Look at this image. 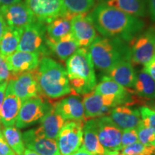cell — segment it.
<instances>
[{"label": "cell", "mask_w": 155, "mask_h": 155, "mask_svg": "<svg viewBox=\"0 0 155 155\" xmlns=\"http://www.w3.org/2000/svg\"><path fill=\"white\" fill-rule=\"evenodd\" d=\"M56 111L66 121H86L83 101L78 95L69 96L54 104Z\"/></svg>", "instance_id": "18"}, {"label": "cell", "mask_w": 155, "mask_h": 155, "mask_svg": "<svg viewBox=\"0 0 155 155\" xmlns=\"http://www.w3.org/2000/svg\"><path fill=\"white\" fill-rule=\"evenodd\" d=\"M134 88L135 93L140 98L155 99V81L143 69L136 73Z\"/></svg>", "instance_id": "27"}, {"label": "cell", "mask_w": 155, "mask_h": 155, "mask_svg": "<svg viewBox=\"0 0 155 155\" xmlns=\"http://www.w3.org/2000/svg\"><path fill=\"white\" fill-rule=\"evenodd\" d=\"M154 155H155V154H154Z\"/></svg>", "instance_id": "46"}, {"label": "cell", "mask_w": 155, "mask_h": 155, "mask_svg": "<svg viewBox=\"0 0 155 155\" xmlns=\"http://www.w3.org/2000/svg\"><path fill=\"white\" fill-rule=\"evenodd\" d=\"M71 155H94L93 154H91V152H89L88 151H87L84 147L81 146V147L78 150L76 151V152L73 153Z\"/></svg>", "instance_id": "42"}, {"label": "cell", "mask_w": 155, "mask_h": 155, "mask_svg": "<svg viewBox=\"0 0 155 155\" xmlns=\"http://www.w3.org/2000/svg\"><path fill=\"white\" fill-rule=\"evenodd\" d=\"M16 75L13 74L9 69L6 58L0 54V83L4 81H9L15 78Z\"/></svg>", "instance_id": "35"}, {"label": "cell", "mask_w": 155, "mask_h": 155, "mask_svg": "<svg viewBox=\"0 0 155 155\" xmlns=\"http://www.w3.org/2000/svg\"><path fill=\"white\" fill-rule=\"evenodd\" d=\"M2 131L7 144L15 154L22 155L25 150V147L21 131L14 126L4 127Z\"/></svg>", "instance_id": "29"}, {"label": "cell", "mask_w": 155, "mask_h": 155, "mask_svg": "<svg viewBox=\"0 0 155 155\" xmlns=\"http://www.w3.org/2000/svg\"><path fill=\"white\" fill-rule=\"evenodd\" d=\"M106 73L107 76L126 88L134 86L136 73L131 61L121 62Z\"/></svg>", "instance_id": "23"}, {"label": "cell", "mask_w": 155, "mask_h": 155, "mask_svg": "<svg viewBox=\"0 0 155 155\" xmlns=\"http://www.w3.org/2000/svg\"><path fill=\"white\" fill-rule=\"evenodd\" d=\"M131 62L145 65L155 55V27L141 32L130 42Z\"/></svg>", "instance_id": "6"}, {"label": "cell", "mask_w": 155, "mask_h": 155, "mask_svg": "<svg viewBox=\"0 0 155 155\" xmlns=\"http://www.w3.org/2000/svg\"><path fill=\"white\" fill-rule=\"evenodd\" d=\"M65 10L70 18L75 15L87 13L94 7L95 0H63Z\"/></svg>", "instance_id": "30"}, {"label": "cell", "mask_w": 155, "mask_h": 155, "mask_svg": "<svg viewBox=\"0 0 155 155\" xmlns=\"http://www.w3.org/2000/svg\"><path fill=\"white\" fill-rule=\"evenodd\" d=\"M51 105L41 96L34 97L22 102L15 122L17 129H24L40 121L50 109Z\"/></svg>", "instance_id": "8"}, {"label": "cell", "mask_w": 155, "mask_h": 155, "mask_svg": "<svg viewBox=\"0 0 155 155\" xmlns=\"http://www.w3.org/2000/svg\"><path fill=\"white\" fill-rule=\"evenodd\" d=\"M83 122H65L56 138L61 155H71L81 148L83 144Z\"/></svg>", "instance_id": "7"}, {"label": "cell", "mask_w": 155, "mask_h": 155, "mask_svg": "<svg viewBox=\"0 0 155 155\" xmlns=\"http://www.w3.org/2000/svg\"><path fill=\"white\" fill-rule=\"evenodd\" d=\"M71 19L65 16L58 17L46 25L47 38L51 40H59L71 32Z\"/></svg>", "instance_id": "28"}, {"label": "cell", "mask_w": 155, "mask_h": 155, "mask_svg": "<svg viewBox=\"0 0 155 155\" xmlns=\"http://www.w3.org/2000/svg\"><path fill=\"white\" fill-rule=\"evenodd\" d=\"M136 130L139 142L146 146L155 147V133L152 129L145 126L141 121Z\"/></svg>", "instance_id": "32"}, {"label": "cell", "mask_w": 155, "mask_h": 155, "mask_svg": "<svg viewBox=\"0 0 155 155\" xmlns=\"http://www.w3.org/2000/svg\"><path fill=\"white\" fill-rule=\"evenodd\" d=\"M46 43L50 54H53L61 61H67L79 48L78 44L71 32L55 41L47 38Z\"/></svg>", "instance_id": "22"}, {"label": "cell", "mask_w": 155, "mask_h": 155, "mask_svg": "<svg viewBox=\"0 0 155 155\" xmlns=\"http://www.w3.org/2000/svg\"><path fill=\"white\" fill-rule=\"evenodd\" d=\"M20 2H22V0H0V7L14 5V4Z\"/></svg>", "instance_id": "41"}, {"label": "cell", "mask_w": 155, "mask_h": 155, "mask_svg": "<svg viewBox=\"0 0 155 155\" xmlns=\"http://www.w3.org/2000/svg\"><path fill=\"white\" fill-rule=\"evenodd\" d=\"M22 155H41V154H38V153L35 152H33V151H32L30 150H28V149H26Z\"/></svg>", "instance_id": "44"}, {"label": "cell", "mask_w": 155, "mask_h": 155, "mask_svg": "<svg viewBox=\"0 0 155 155\" xmlns=\"http://www.w3.org/2000/svg\"><path fill=\"white\" fill-rule=\"evenodd\" d=\"M83 96L84 114L86 120L101 117L102 108L104 106H109L114 108L123 105V102L119 98L111 96H103L96 94L94 91L83 95Z\"/></svg>", "instance_id": "13"}, {"label": "cell", "mask_w": 155, "mask_h": 155, "mask_svg": "<svg viewBox=\"0 0 155 155\" xmlns=\"http://www.w3.org/2000/svg\"><path fill=\"white\" fill-rule=\"evenodd\" d=\"M121 153L123 155H154L155 147L146 146L138 141L125 147Z\"/></svg>", "instance_id": "31"}, {"label": "cell", "mask_w": 155, "mask_h": 155, "mask_svg": "<svg viewBox=\"0 0 155 155\" xmlns=\"http://www.w3.org/2000/svg\"><path fill=\"white\" fill-rule=\"evenodd\" d=\"M9 81H4V82L0 83V128H1V112L2 108L3 101L5 99L6 89H7V85H8Z\"/></svg>", "instance_id": "38"}, {"label": "cell", "mask_w": 155, "mask_h": 155, "mask_svg": "<svg viewBox=\"0 0 155 155\" xmlns=\"http://www.w3.org/2000/svg\"><path fill=\"white\" fill-rule=\"evenodd\" d=\"M40 59V54L23 51H16L6 58L9 69L15 75L36 70Z\"/></svg>", "instance_id": "15"}, {"label": "cell", "mask_w": 155, "mask_h": 155, "mask_svg": "<svg viewBox=\"0 0 155 155\" xmlns=\"http://www.w3.org/2000/svg\"><path fill=\"white\" fill-rule=\"evenodd\" d=\"M154 107H155V106H154Z\"/></svg>", "instance_id": "45"}, {"label": "cell", "mask_w": 155, "mask_h": 155, "mask_svg": "<svg viewBox=\"0 0 155 155\" xmlns=\"http://www.w3.org/2000/svg\"><path fill=\"white\" fill-rule=\"evenodd\" d=\"M94 67L107 73L124 61H131L129 43L119 38L97 36L88 48Z\"/></svg>", "instance_id": "4"}, {"label": "cell", "mask_w": 155, "mask_h": 155, "mask_svg": "<svg viewBox=\"0 0 155 155\" xmlns=\"http://www.w3.org/2000/svg\"><path fill=\"white\" fill-rule=\"evenodd\" d=\"M100 155H123L120 151H108L106 150V152L104 154Z\"/></svg>", "instance_id": "43"}, {"label": "cell", "mask_w": 155, "mask_h": 155, "mask_svg": "<svg viewBox=\"0 0 155 155\" xmlns=\"http://www.w3.org/2000/svg\"><path fill=\"white\" fill-rule=\"evenodd\" d=\"M83 137L82 147L94 155H100L106 152L101 144L98 136L96 119H88L83 127Z\"/></svg>", "instance_id": "24"}, {"label": "cell", "mask_w": 155, "mask_h": 155, "mask_svg": "<svg viewBox=\"0 0 155 155\" xmlns=\"http://www.w3.org/2000/svg\"><path fill=\"white\" fill-rule=\"evenodd\" d=\"M111 118L121 130L136 129L140 121L141 116L138 108L127 106H119L111 110Z\"/></svg>", "instance_id": "19"}, {"label": "cell", "mask_w": 155, "mask_h": 155, "mask_svg": "<svg viewBox=\"0 0 155 155\" xmlns=\"http://www.w3.org/2000/svg\"><path fill=\"white\" fill-rule=\"evenodd\" d=\"M22 101L18 96L13 93L7 85L5 99L3 101L1 112V124L4 127H12L18 116Z\"/></svg>", "instance_id": "20"}, {"label": "cell", "mask_w": 155, "mask_h": 155, "mask_svg": "<svg viewBox=\"0 0 155 155\" xmlns=\"http://www.w3.org/2000/svg\"><path fill=\"white\" fill-rule=\"evenodd\" d=\"M96 30L101 36L119 38L130 43L144 30L142 19L101 3L89 13Z\"/></svg>", "instance_id": "1"}, {"label": "cell", "mask_w": 155, "mask_h": 155, "mask_svg": "<svg viewBox=\"0 0 155 155\" xmlns=\"http://www.w3.org/2000/svg\"><path fill=\"white\" fill-rule=\"evenodd\" d=\"M35 73L42 96L57 99L72 93L66 70L53 58L42 57Z\"/></svg>", "instance_id": "2"}, {"label": "cell", "mask_w": 155, "mask_h": 155, "mask_svg": "<svg viewBox=\"0 0 155 155\" xmlns=\"http://www.w3.org/2000/svg\"><path fill=\"white\" fill-rule=\"evenodd\" d=\"M101 3L138 18L147 14V0H103Z\"/></svg>", "instance_id": "25"}, {"label": "cell", "mask_w": 155, "mask_h": 155, "mask_svg": "<svg viewBox=\"0 0 155 155\" xmlns=\"http://www.w3.org/2000/svg\"><path fill=\"white\" fill-rule=\"evenodd\" d=\"M25 4L33 13L37 20L45 25L58 17L65 16L70 18L63 0H25Z\"/></svg>", "instance_id": "9"}, {"label": "cell", "mask_w": 155, "mask_h": 155, "mask_svg": "<svg viewBox=\"0 0 155 155\" xmlns=\"http://www.w3.org/2000/svg\"><path fill=\"white\" fill-rule=\"evenodd\" d=\"M46 25L36 19L25 26L17 51L40 54L41 57L50 55L47 43Z\"/></svg>", "instance_id": "5"}, {"label": "cell", "mask_w": 155, "mask_h": 155, "mask_svg": "<svg viewBox=\"0 0 155 155\" xmlns=\"http://www.w3.org/2000/svg\"><path fill=\"white\" fill-rule=\"evenodd\" d=\"M147 11L150 13L152 21L155 22V0H147Z\"/></svg>", "instance_id": "39"}, {"label": "cell", "mask_w": 155, "mask_h": 155, "mask_svg": "<svg viewBox=\"0 0 155 155\" xmlns=\"http://www.w3.org/2000/svg\"><path fill=\"white\" fill-rule=\"evenodd\" d=\"M25 147L41 155H61L55 139L39 137L34 129L22 134Z\"/></svg>", "instance_id": "16"}, {"label": "cell", "mask_w": 155, "mask_h": 155, "mask_svg": "<svg viewBox=\"0 0 155 155\" xmlns=\"http://www.w3.org/2000/svg\"><path fill=\"white\" fill-rule=\"evenodd\" d=\"M8 86L22 102L41 95L37 80L35 70L16 75L15 78L9 81Z\"/></svg>", "instance_id": "12"}, {"label": "cell", "mask_w": 155, "mask_h": 155, "mask_svg": "<svg viewBox=\"0 0 155 155\" xmlns=\"http://www.w3.org/2000/svg\"><path fill=\"white\" fill-rule=\"evenodd\" d=\"M24 28L7 26L0 42V54L7 58L17 50Z\"/></svg>", "instance_id": "26"}, {"label": "cell", "mask_w": 155, "mask_h": 155, "mask_svg": "<svg viewBox=\"0 0 155 155\" xmlns=\"http://www.w3.org/2000/svg\"><path fill=\"white\" fill-rule=\"evenodd\" d=\"M0 15L5 19L7 26L12 28H24L36 20L32 11L22 2L0 7Z\"/></svg>", "instance_id": "14"}, {"label": "cell", "mask_w": 155, "mask_h": 155, "mask_svg": "<svg viewBox=\"0 0 155 155\" xmlns=\"http://www.w3.org/2000/svg\"><path fill=\"white\" fill-rule=\"evenodd\" d=\"M138 136H137L136 129H124L122 131L121 137V148L123 150L125 147L128 145L138 142Z\"/></svg>", "instance_id": "34"}, {"label": "cell", "mask_w": 155, "mask_h": 155, "mask_svg": "<svg viewBox=\"0 0 155 155\" xmlns=\"http://www.w3.org/2000/svg\"><path fill=\"white\" fill-rule=\"evenodd\" d=\"M0 155H17L7 144L0 128Z\"/></svg>", "instance_id": "36"}, {"label": "cell", "mask_w": 155, "mask_h": 155, "mask_svg": "<svg viewBox=\"0 0 155 155\" xmlns=\"http://www.w3.org/2000/svg\"><path fill=\"white\" fill-rule=\"evenodd\" d=\"M96 120L98 139L104 149L108 151H121V129L109 116H101Z\"/></svg>", "instance_id": "10"}, {"label": "cell", "mask_w": 155, "mask_h": 155, "mask_svg": "<svg viewBox=\"0 0 155 155\" xmlns=\"http://www.w3.org/2000/svg\"><path fill=\"white\" fill-rule=\"evenodd\" d=\"M66 72L73 95H85L96 86L94 65L88 48H79L67 60Z\"/></svg>", "instance_id": "3"}, {"label": "cell", "mask_w": 155, "mask_h": 155, "mask_svg": "<svg viewBox=\"0 0 155 155\" xmlns=\"http://www.w3.org/2000/svg\"><path fill=\"white\" fill-rule=\"evenodd\" d=\"M141 121L155 133V110L144 106L139 108Z\"/></svg>", "instance_id": "33"}, {"label": "cell", "mask_w": 155, "mask_h": 155, "mask_svg": "<svg viewBox=\"0 0 155 155\" xmlns=\"http://www.w3.org/2000/svg\"><path fill=\"white\" fill-rule=\"evenodd\" d=\"M143 70L146 71L155 81V55L148 63L145 64Z\"/></svg>", "instance_id": "37"}, {"label": "cell", "mask_w": 155, "mask_h": 155, "mask_svg": "<svg viewBox=\"0 0 155 155\" xmlns=\"http://www.w3.org/2000/svg\"><path fill=\"white\" fill-rule=\"evenodd\" d=\"M94 91L96 94L103 96H111L119 98L124 105H130L132 102V97L129 92L124 87L121 86L119 83L107 75L102 77L100 83L95 87Z\"/></svg>", "instance_id": "21"}, {"label": "cell", "mask_w": 155, "mask_h": 155, "mask_svg": "<svg viewBox=\"0 0 155 155\" xmlns=\"http://www.w3.org/2000/svg\"><path fill=\"white\" fill-rule=\"evenodd\" d=\"M7 26V23H6L5 19H4L2 15H0V42H1L2 38L4 32H5Z\"/></svg>", "instance_id": "40"}, {"label": "cell", "mask_w": 155, "mask_h": 155, "mask_svg": "<svg viewBox=\"0 0 155 155\" xmlns=\"http://www.w3.org/2000/svg\"><path fill=\"white\" fill-rule=\"evenodd\" d=\"M71 33L79 48H88L97 36V30L89 13L75 15L71 19Z\"/></svg>", "instance_id": "11"}, {"label": "cell", "mask_w": 155, "mask_h": 155, "mask_svg": "<svg viewBox=\"0 0 155 155\" xmlns=\"http://www.w3.org/2000/svg\"><path fill=\"white\" fill-rule=\"evenodd\" d=\"M40 127L34 129L35 133L39 137L56 140L58 134L65 124L66 120L56 111L53 105L40 120Z\"/></svg>", "instance_id": "17"}]
</instances>
